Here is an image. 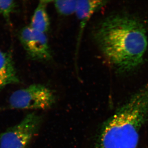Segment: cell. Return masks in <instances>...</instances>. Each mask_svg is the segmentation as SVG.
Masks as SVG:
<instances>
[{"label":"cell","instance_id":"cell-1","mask_svg":"<svg viewBox=\"0 0 148 148\" xmlns=\"http://www.w3.org/2000/svg\"><path fill=\"white\" fill-rule=\"evenodd\" d=\"M93 37L118 74L131 73L143 64L147 50V33L138 17L127 13L109 15L97 24Z\"/></svg>","mask_w":148,"mask_h":148},{"label":"cell","instance_id":"cell-2","mask_svg":"<svg viewBox=\"0 0 148 148\" xmlns=\"http://www.w3.org/2000/svg\"><path fill=\"white\" fill-rule=\"evenodd\" d=\"M148 121V82L103 123L95 148H137Z\"/></svg>","mask_w":148,"mask_h":148},{"label":"cell","instance_id":"cell-3","mask_svg":"<svg viewBox=\"0 0 148 148\" xmlns=\"http://www.w3.org/2000/svg\"><path fill=\"white\" fill-rule=\"evenodd\" d=\"M55 99L50 89L36 84L14 91L11 95L9 103L12 109L46 110L52 107Z\"/></svg>","mask_w":148,"mask_h":148},{"label":"cell","instance_id":"cell-4","mask_svg":"<svg viewBox=\"0 0 148 148\" xmlns=\"http://www.w3.org/2000/svg\"><path fill=\"white\" fill-rule=\"evenodd\" d=\"M42 120L35 113L27 114L18 124L0 135V148H26L38 131Z\"/></svg>","mask_w":148,"mask_h":148},{"label":"cell","instance_id":"cell-5","mask_svg":"<svg viewBox=\"0 0 148 148\" xmlns=\"http://www.w3.org/2000/svg\"><path fill=\"white\" fill-rule=\"evenodd\" d=\"M19 38L30 59L42 62H47L52 59V52L46 34L27 26L21 29Z\"/></svg>","mask_w":148,"mask_h":148},{"label":"cell","instance_id":"cell-6","mask_svg":"<svg viewBox=\"0 0 148 148\" xmlns=\"http://www.w3.org/2000/svg\"><path fill=\"white\" fill-rule=\"evenodd\" d=\"M19 82L12 56L0 49V91L7 86Z\"/></svg>","mask_w":148,"mask_h":148},{"label":"cell","instance_id":"cell-7","mask_svg":"<svg viewBox=\"0 0 148 148\" xmlns=\"http://www.w3.org/2000/svg\"><path fill=\"white\" fill-rule=\"evenodd\" d=\"M106 3L107 1H77L75 14L80 23V31L78 38V45L88 21L95 12L106 5Z\"/></svg>","mask_w":148,"mask_h":148},{"label":"cell","instance_id":"cell-8","mask_svg":"<svg viewBox=\"0 0 148 148\" xmlns=\"http://www.w3.org/2000/svg\"><path fill=\"white\" fill-rule=\"evenodd\" d=\"M49 1H40L31 19L30 26L38 32L46 34L50 27V20L47 10Z\"/></svg>","mask_w":148,"mask_h":148},{"label":"cell","instance_id":"cell-9","mask_svg":"<svg viewBox=\"0 0 148 148\" xmlns=\"http://www.w3.org/2000/svg\"><path fill=\"white\" fill-rule=\"evenodd\" d=\"M53 3L58 13L64 16H69L75 13L77 1H55Z\"/></svg>","mask_w":148,"mask_h":148},{"label":"cell","instance_id":"cell-10","mask_svg":"<svg viewBox=\"0 0 148 148\" xmlns=\"http://www.w3.org/2000/svg\"><path fill=\"white\" fill-rule=\"evenodd\" d=\"M16 3L14 1H0V14L7 21H9L10 14L15 10Z\"/></svg>","mask_w":148,"mask_h":148}]
</instances>
